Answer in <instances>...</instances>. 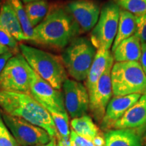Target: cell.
<instances>
[{"mask_svg": "<svg viewBox=\"0 0 146 146\" xmlns=\"http://www.w3.org/2000/svg\"><path fill=\"white\" fill-rule=\"evenodd\" d=\"M81 33L78 25L66 8L54 5L50 8L43 21L34 28L33 41L62 49Z\"/></svg>", "mask_w": 146, "mask_h": 146, "instance_id": "1", "label": "cell"}, {"mask_svg": "<svg viewBox=\"0 0 146 146\" xmlns=\"http://www.w3.org/2000/svg\"><path fill=\"white\" fill-rule=\"evenodd\" d=\"M0 106L5 113L45 129L52 137L58 131L48 110L30 94L0 90Z\"/></svg>", "mask_w": 146, "mask_h": 146, "instance_id": "2", "label": "cell"}, {"mask_svg": "<svg viewBox=\"0 0 146 146\" xmlns=\"http://www.w3.org/2000/svg\"><path fill=\"white\" fill-rule=\"evenodd\" d=\"M21 54L38 75L60 90L67 79V72L62 60L56 56L26 44H20Z\"/></svg>", "mask_w": 146, "mask_h": 146, "instance_id": "3", "label": "cell"}, {"mask_svg": "<svg viewBox=\"0 0 146 146\" xmlns=\"http://www.w3.org/2000/svg\"><path fill=\"white\" fill-rule=\"evenodd\" d=\"M97 49L91 40L84 36L74 38L65 47L61 59L66 72L78 82L87 79Z\"/></svg>", "mask_w": 146, "mask_h": 146, "instance_id": "4", "label": "cell"}, {"mask_svg": "<svg viewBox=\"0 0 146 146\" xmlns=\"http://www.w3.org/2000/svg\"><path fill=\"white\" fill-rule=\"evenodd\" d=\"M111 79L114 96L146 94V74L139 62L114 64Z\"/></svg>", "mask_w": 146, "mask_h": 146, "instance_id": "5", "label": "cell"}, {"mask_svg": "<svg viewBox=\"0 0 146 146\" xmlns=\"http://www.w3.org/2000/svg\"><path fill=\"white\" fill-rule=\"evenodd\" d=\"M33 74L34 70L23 55L16 54L9 60L0 74V89L30 94Z\"/></svg>", "mask_w": 146, "mask_h": 146, "instance_id": "6", "label": "cell"}, {"mask_svg": "<svg viewBox=\"0 0 146 146\" xmlns=\"http://www.w3.org/2000/svg\"><path fill=\"white\" fill-rule=\"evenodd\" d=\"M120 8L114 1L104 5L98 23L91 33V41L97 49L110 50L118 31Z\"/></svg>", "mask_w": 146, "mask_h": 146, "instance_id": "7", "label": "cell"}, {"mask_svg": "<svg viewBox=\"0 0 146 146\" xmlns=\"http://www.w3.org/2000/svg\"><path fill=\"white\" fill-rule=\"evenodd\" d=\"M3 121L20 146L43 145L50 141L52 137L45 129L33 125L23 118L3 113Z\"/></svg>", "mask_w": 146, "mask_h": 146, "instance_id": "8", "label": "cell"}, {"mask_svg": "<svg viewBox=\"0 0 146 146\" xmlns=\"http://www.w3.org/2000/svg\"><path fill=\"white\" fill-rule=\"evenodd\" d=\"M114 63L110 64L98 80L89 96V110L98 123H101L104 117L108 105L113 94L111 71Z\"/></svg>", "mask_w": 146, "mask_h": 146, "instance_id": "9", "label": "cell"}, {"mask_svg": "<svg viewBox=\"0 0 146 146\" xmlns=\"http://www.w3.org/2000/svg\"><path fill=\"white\" fill-rule=\"evenodd\" d=\"M30 94L48 112H67L63 93L60 90L54 88L35 71L31 84Z\"/></svg>", "mask_w": 146, "mask_h": 146, "instance_id": "10", "label": "cell"}, {"mask_svg": "<svg viewBox=\"0 0 146 146\" xmlns=\"http://www.w3.org/2000/svg\"><path fill=\"white\" fill-rule=\"evenodd\" d=\"M64 104L71 118L86 114L89 108V96L87 87L80 82L67 78L62 85Z\"/></svg>", "mask_w": 146, "mask_h": 146, "instance_id": "11", "label": "cell"}, {"mask_svg": "<svg viewBox=\"0 0 146 146\" xmlns=\"http://www.w3.org/2000/svg\"><path fill=\"white\" fill-rule=\"evenodd\" d=\"M66 8L81 33L89 32L94 28L101 12L99 5L93 0H74L69 2Z\"/></svg>", "mask_w": 146, "mask_h": 146, "instance_id": "12", "label": "cell"}, {"mask_svg": "<svg viewBox=\"0 0 146 146\" xmlns=\"http://www.w3.org/2000/svg\"><path fill=\"white\" fill-rule=\"evenodd\" d=\"M141 96V95L135 94L112 98L108 105L104 117L100 123L102 130L108 131L114 129L115 123L139 100Z\"/></svg>", "mask_w": 146, "mask_h": 146, "instance_id": "13", "label": "cell"}, {"mask_svg": "<svg viewBox=\"0 0 146 146\" xmlns=\"http://www.w3.org/2000/svg\"><path fill=\"white\" fill-rule=\"evenodd\" d=\"M115 129H132L139 133L146 129V94L125 113L115 123Z\"/></svg>", "mask_w": 146, "mask_h": 146, "instance_id": "14", "label": "cell"}, {"mask_svg": "<svg viewBox=\"0 0 146 146\" xmlns=\"http://www.w3.org/2000/svg\"><path fill=\"white\" fill-rule=\"evenodd\" d=\"M114 57L110 50L100 49L97 50L94 60L86 79V87L88 93L94 89L98 80L110 64L114 63Z\"/></svg>", "mask_w": 146, "mask_h": 146, "instance_id": "15", "label": "cell"}, {"mask_svg": "<svg viewBox=\"0 0 146 146\" xmlns=\"http://www.w3.org/2000/svg\"><path fill=\"white\" fill-rule=\"evenodd\" d=\"M141 54V41L135 35L122 41L113 52L116 62L140 61Z\"/></svg>", "mask_w": 146, "mask_h": 146, "instance_id": "16", "label": "cell"}, {"mask_svg": "<svg viewBox=\"0 0 146 146\" xmlns=\"http://www.w3.org/2000/svg\"><path fill=\"white\" fill-rule=\"evenodd\" d=\"M105 146H142L141 133L132 129H115L104 134Z\"/></svg>", "mask_w": 146, "mask_h": 146, "instance_id": "17", "label": "cell"}, {"mask_svg": "<svg viewBox=\"0 0 146 146\" xmlns=\"http://www.w3.org/2000/svg\"><path fill=\"white\" fill-rule=\"evenodd\" d=\"M0 25L7 29L18 41H28L15 12L7 0L1 7Z\"/></svg>", "mask_w": 146, "mask_h": 146, "instance_id": "18", "label": "cell"}, {"mask_svg": "<svg viewBox=\"0 0 146 146\" xmlns=\"http://www.w3.org/2000/svg\"><path fill=\"white\" fill-rule=\"evenodd\" d=\"M136 27V16L127 11L120 10L117 34L112 47V52L122 41L134 35Z\"/></svg>", "mask_w": 146, "mask_h": 146, "instance_id": "19", "label": "cell"}, {"mask_svg": "<svg viewBox=\"0 0 146 146\" xmlns=\"http://www.w3.org/2000/svg\"><path fill=\"white\" fill-rule=\"evenodd\" d=\"M72 129L78 135L92 141L93 139L100 132V129L94 123L89 115H83L79 118H73L71 120Z\"/></svg>", "mask_w": 146, "mask_h": 146, "instance_id": "20", "label": "cell"}, {"mask_svg": "<svg viewBox=\"0 0 146 146\" xmlns=\"http://www.w3.org/2000/svg\"><path fill=\"white\" fill-rule=\"evenodd\" d=\"M25 8L29 21L33 28L43 21L50 10L48 3L45 0L27 3Z\"/></svg>", "mask_w": 146, "mask_h": 146, "instance_id": "21", "label": "cell"}, {"mask_svg": "<svg viewBox=\"0 0 146 146\" xmlns=\"http://www.w3.org/2000/svg\"><path fill=\"white\" fill-rule=\"evenodd\" d=\"M7 1L15 12L27 39L33 41L34 37V28L29 21L22 0H7Z\"/></svg>", "mask_w": 146, "mask_h": 146, "instance_id": "22", "label": "cell"}, {"mask_svg": "<svg viewBox=\"0 0 146 146\" xmlns=\"http://www.w3.org/2000/svg\"><path fill=\"white\" fill-rule=\"evenodd\" d=\"M51 116L54 120L58 131L57 136L60 137L68 146H70L69 137L70 135L69 130V118L68 112H57L50 111Z\"/></svg>", "mask_w": 146, "mask_h": 146, "instance_id": "23", "label": "cell"}, {"mask_svg": "<svg viewBox=\"0 0 146 146\" xmlns=\"http://www.w3.org/2000/svg\"><path fill=\"white\" fill-rule=\"evenodd\" d=\"M122 10L140 16L146 14V0H114Z\"/></svg>", "mask_w": 146, "mask_h": 146, "instance_id": "24", "label": "cell"}, {"mask_svg": "<svg viewBox=\"0 0 146 146\" xmlns=\"http://www.w3.org/2000/svg\"><path fill=\"white\" fill-rule=\"evenodd\" d=\"M0 146H20L0 114Z\"/></svg>", "mask_w": 146, "mask_h": 146, "instance_id": "25", "label": "cell"}, {"mask_svg": "<svg viewBox=\"0 0 146 146\" xmlns=\"http://www.w3.org/2000/svg\"><path fill=\"white\" fill-rule=\"evenodd\" d=\"M0 43L12 50H16L18 46V41L11 35L7 29L0 25Z\"/></svg>", "mask_w": 146, "mask_h": 146, "instance_id": "26", "label": "cell"}, {"mask_svg": "<svg viewBox=\"0 0 146 146\" xmlns=\"http://www.w3.org/2000/svg\"><path fill=\"white\" fill-rule=\"evenodd\" d=\"M137 27L135 35L137 36L141 43H146V14L136 16Z\"/></svg>", "mask_w": 146, "mask_h": 146, "instance_id": "27", "label": "cell"}, {"mask_svg": "<svg viewBox=\"0 0 146 146\" xmlns=\"http://www.w3.org/2000/svg\"><path fill=\"white\" fill-rule=\"evenodd\" d=\"M70 140L74 141L80 146H94L92 141H90V140L87 139L86 138L78 135L77 133L74 132L72 129L70 132Z\"/></svg>", "mask_w": 146, "mask_h": 146, "instance_id": "28", "label": "cell"}, {"mask_svg": "<svg viewBox=\"0 0 146 146\" xmlns=\"http://www.w3.org/2000/svg\"><path fill=\"white\" fill-rule=\"evenodd\" d=\"M13 53L11 52V51L7 53H5V54L2 55H0V74L2 72L5 66H6L7 63L9 61V60L12 57H13Z\"/></svg>", "mask_w": 146, "mask_h": 146, "instance_id": "29", "label": "cell"}, {"mask_svg": "<svg viewBox=\"0 0 146 146\" xmlns=\"http://www.w3.org/2000/svg\"><path fill=\"white\" fill-rule=\"evenodd\" d=\"M92 142L94 146H105L106 141L104 139V135H103L101 131H100L99 133L93 139Z\"/></svg>", "mask_w": 146, "mask_h": 146, "instance_id": "30", "label": "cell"}, {"mask_svg": "<svg viewBox=\"0 0 146 146\" xmlns=\"http://www.w3.org/2000/svg\"><path fill=\"white\" fill-rule=\"evenodd\" d=\"M140 64L146 74V43H141V54L140 58Z\"/></svg>", "mask_w": 146, "mask_h": 146, "instance_id": "31", "label": "cell"}, {"mask_svg": "<svg viewBox=\"0 0 146 146\" xmlns=\"http://www.w3.org/2000/svg\"><path fill=\"white\" fill-rule=\"evenodd\" d=\"M58 143L56 141V137H52L50 141L48 142L47 143L43 144V145H35V146H57Z\"/></svg>", "mask_w": 146, "mask_h": 146, "instance_id": "32", "label": "cell"}, {"mask_svg": "<svg viewBox=\"0 0 146 146\" xmlns=\"http://www.w3.org/2000/svg\"><path fill=\"white\" fill-rule=\"evenodd\" d=\"M10 51H11L10 48H8V47H5L0 43V55H2L5 54V53L10 52Z\"/></svg>", "mask_w": 146, "mask_h": 146, "instance_id": "33", "label": "cell"}, {"mask_svg": "<svg viewBox=\"0 0 146 146\" xmlns=\"http://www.w3.org/2000/svg\"><path fill=\"white\" fill-rule=\"evenodd\" d=\"M56 139H58V145L57 146H68L64 141L62 139L59 137H56Z\"/></svg>", "mask_w": 146, "mask_h": 146, "instance_id": "34", "label": "cell"}, {"mask_svg": "<svg viewBox=\"0 0 146 146\" xmlns=\"http://www.w3.org/2000/svg\"><path fill=\"white\" fill-rule=\"evenodd\" d=\"M41 1V0H22V1H23V2L25 3L32 2V1Z\"/></svg>", "mask_w": 146, "mask_h": 146, "instance_id": "35", "label": "cell"}, {"mask_svg": "<svg viewBox=\"0 0 146 146\" xmlns=\"http://www.w3.org/2000/svg\"><path fill=\"white\" fill-rule=\"evenodd\" d=\"M70 146H80L79 145H78L77 143H75V142L71 141V140H70Z\"/></svg>", "mask_w": 146, "mask_h": 146, "instance_id": "36", "label": "cell"}, {"mask_svg": "<svg viewBox=\"0 0 146 146\" xmlns=\"http://www.w3.org/2000/svg\"><path fill=\"white\" fill-rule=\"evenodd\" d=\"M1 3H0V10H1Z\"/></svg>", "mask_w": 146, "mask_h": 146, "instance_id": "37", "label": "cell"}, {"mask_svg": "<svg viewBox=\"0 0 146 146\" xmlns=\"http://www.w3.org/2000/svg\"><path fill=\"white\" fill-rule=\"evenodd\" d=\"M145 146H146V141H145Z\"/></svg>", "mask_w": 146, "mask_h": 146, "instance_id": "38", "label": "cell"}]
</instances>
